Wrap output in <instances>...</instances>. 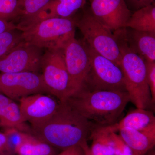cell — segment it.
Instances as JSON below:
<instances>
[{
  "label": "cell",
  "mask_w": 155,
  "mask_h": 155,
  "mask_svg": "<svg viewBox=\"0 0 155 155\" xmlns=\"http://www.w3.org/2000/svg\"><path fill=\"white\" fill-rule=\"evenodd\" d=\"M94 124L79 115L66 102H61L54 114L31 134L61 151L80 146L87 141Z\"/></svg>",
  "instance_id": "1"
},
{
  "label": "cell",
  "mask_w": 155,
  "mask_h": 155,
  "mask_svg": "<svg viewBox=\"0 0 155 155\" xmlns=\"http://www.w3.org/2000/svg\"><path fill=\"white\" fill-rule=\"evenodd\" d=\"M65 102L94 125L104 126L118 122L130 99L127 92L90 91L81 87Z\"/></svg>",
  "instance_id": "2"
},
{
  "label": "cell",
  "mask_w": 155,
  "mask_h": 155,
  "mask_svg": "<svg viewBox=\"0 0 155 155\" xmlns=\"http://www.w3.org/2000/svg\"><path fill=\"white\" fill-rule=\"evenodd\" d=\"M113 34L121 54L120 68L130 102L137 108L150 110L154 104L147 81L145 61L128 46L125 39V28L114 31Z\"/></svg>",
  "instance_id": "3"
},
{
  "label": "cell",
  "mask_w": 155,
  "mask_h": 155,
  "mask_svg": "<svg viewBox=\"0 0 155 155\" xmlns=\"http://www.w3.org/2000/svg\"><path fill=\"white\" fill-rule=\"evenodd\" d=\"M76 18H52L42 20L22 31L23 41L46 49L61 48L75 36Z\"/></svg>",
  "instance_id": "4"
},
{
  "label": "cell",
  "mask_w": 155,
  "mask_h": 155,
  "mask_svg": "<svg viewBox=\"0 0 155 155\" xmlns=\"http://www.w3.org/2000/svg\"><path fill=\"white\" fill-rule=\"evenodd\" d=\"M76 26L91 48L120 67L121 54L114 34L94 16L89 8L76 19Z\"/></svg>",
  "instance_id": "5"
},
{
  "label": "cell",
  "mask_w": 155,
  "mask_h": 155,
  "mask_svg": "<svg viewBox=\"0 0 155 155\" xmlns=\"http://www.w3.org/2000/svg\"><path fill=\"white\" fill-rule=\"evenodd\" d=\"M87 45L90 67L81 87L90 91L127 92L120 67Z\"/></svg>",
  "instance_id": "6"
},
{
  "label": "cell",
  "mask_w": 155,
  "mask_h": 155,
  "mask_svg": "<svg viewBox=\"0 0 155 155\" xmlns=\"http://www.w3.org/2000/svg\"><path fill=\"white\" fill-rule=\"evenodd\" d=\"M41 69L51 94L61 102L66 101L72 91L62 48L46 50L42 58Z\"/></svg>",
  "instance_id": "7"
},
{
  "label": "cell",
  "mask_w": 155,
  "mask_h": 155,
  "mask_svg": "<svg viewBox=\"0 0 155 155\" xmlns=\"http://www.w3.org/2000/svg\"><path fill=\"white\" fill-rule=\"evenodd\" d=\"M0 92L13 101L36 94L51 95L42 75L29 72H0Z\"/></svg>",
  "instance_id": "8"
},
{
  "label": "cell",
  "mask_w": 155,
  "mask_h": 155,
  "mask_svg": "<svg viewBox=\"0 0 155 155\" xmlns=\"http://www.w3.org/2000/svg\"><path fill=\"white\" fill-rule=\"evenodd\" d=\"M61 48L72 94L83 86L89 70L91 60L88 47L84 40H78L73 36L65 42Z\"/></svg>",
  "instance_id": "9"
},
{
  "label": "cell",
  "mask_w": 155,
  "mask_h": 155,
  "mask_svg": "<svg viewBox=\"0 0 155 155\" xmlns=\"http://www.w3.org/2000/svg\"><path fill=\"white\" fill-rule=\"evenodd\" d=\"M43 54L42 48L23 41L0 58V72H38Z\"/></svg>",
  "instance_id": "10"
},
{
  "label": "cell",
  "mask_w": 155,
  "mask_h": 155,
  "mask_svg": "<svg viewBox=\"0 0 155 155\" xmlns=\"http://www.w3.org/2000/svg\"><path fill=\"white\" fill-rule=\"evenodd\" d=\"M19 108L25 122L31 129L43 125L55 113L60 101L53 96L36 94L19 99Z\"/></svg>",
  "instance_id": "11"
},
{
  "label": "cell",
  "mask_w": 155,
  "mask_h": 155,
  "mask_svg": "<svg viewBox=\"0 0 155 155\" xmlns=\"http://www.w3.org/2000/svg\"><path fill=\"white\" fill-rule=\"evenodd\" d=\"M94 16L111 30L125 28L131 14L125 0H89Z\"/></svg>",
  "instance_id": "12"
},
{
  "label": "cell",
  "mask_w": 155,
  "mask_h": 155,
  "mask_svg": "<svg viewBox=\"0 0 155 155\" xmlns=\"http://www.w3.org/2000/svg\"><path fill=\"white\" fill-rule=\"evenodd\" d=\"M87 0H50L36 14L19 21L17 29L22 31L37 22L50 18L73 17L78 10L84 8Z\"/></svg>",
  "instance_id": "13"
},
{
  "label": "cell",
  "mask_w": 155,
  "mask_h": 155,
  "mask_svg": "<svg viewBox=\"0 0 155 155\" xmlns=\"http://www.w3.org/2000/svg\"><path fill=\"white\" fill-rule=\"evenodd\" d=\"M155 126V117L150 110L136 108L131 111L121 121L113 125L101 126L96 125L97 130L107 133H116L123 128L143 130Z\"/></svg>",
  "instance_id": "14"
},
{
  "label": "cell",
  "mask_w": 155,
  "mask_h": 155,
  "mask_svg": "<svg viewBox=\"0 0 155 155\" xmlns=\"http://www.w3.org/2000/svg\"><path fill=\"white\" fill-rule=\"evenodd\" d=\"M119 131L122 140L132 150L133 155H145L155 147V126L141 130L123 128Z\"/></svg>",
  "instance_id": "15"
},
{
  "label": "cell",
  "mask_w": 155,
  "mask_h": 155,
  "mask_svg": "<svg viewBox=\"0 0 155 155\" xmlns=\"http://www.w3.org/2000/svg\"><path fill=\"white\" fill-rule=\"evenodd\" d=\"M125 34L131 49L144 61L155 62V32L125 27Z\"/></svg>",
  "instance_id": "16"
},
{
  "label": "cell",
  "mask_w": 155,
  "mask_h": 155,
  "mask_svg": "<svg viewBox=\"0 0 155 155\" xmlns=\"http://www.w3.org/2000/svg\"><path fill=\"white\" fill-rule=\"evenodd\" d=\"M92 140L89 147L92 155H119L125 143L116 133H107L97 130L94 125L89 135Z\"/></svg>",
  "instance_id": "17"
},
{
  "label": "cell",
  "mask_w": 155,
  "mask_h": 155,
  "mask_svg": "<svg viewBox=\"0 0 155 155\" xmlns=\"http://www.w3.org/2000/svg\"><path fill=\"white\" fill-rule=\"evenodd\" d=\"M60 150L28 133L15 148L17 155H57Z\"/></svg>",
  "instance_id": "18"
},
{
  "label": "cell",
  "mask_w": 155,
  "mask_h": 155,
  "mask_svg": "<svg viewBox=\"0 0 155 155\" xmlns=\"http://www.w3.org/2000/svg\"><path fill=\"white\" fill-rule=\"evenodd\" d=\"M125 27L141 31L155 32L154 3L139 9L131 14Z\"/></svg>",
  "instance_id": "19"
},
{
  "label": "cell",
  "mask_w": 155,
  "mask_h": 155,
  "mask_svg": "<svg viewBox=\"0 0 155 155\" xmlns=\"http://www.w3.org/2000/svg\"><path fill=\"white\" fill-rule=\"evenodd\" d=\"M0 127L14 128L31 134V127L24 120L19 105L12 101L0 116Z\"/></svg>",
  "instance_id": "20"
},
{
  "label": "cell",
  "mask_w": 155,
  "mask_h": 155,
  "mask_svg": "<svg viewBox=\"0 0 155 155\" xmlns=\"http://www.w3.org/2000/svg\"><path fill=\"white\" fill-rule=\"evenodd\" d=\"M23 41L22 31L17 28L0 33V58L8 54Z\"/></svg>",
  "instance_id": "21"
},
{
  "label": "cell",
  "mask_w": 155,
  "mask_h": 155,
  "mask_svg": "<svg viewBox=\"0 0 155 155\" xmlns=\"http://www.w3.org/2000/svg\"><path fill=\"white\" fill-rule=\"evenodd\" d=\"M50 0H18L19 21L29 18L36 14Z\"/></svg>",
  "instance_id": "22"
},
{
  "label": "cell",
  "mask_w": 155,
  "mask_h": 155,
  "mask_svg": "<svg viewBox=\"0 0 155 155\" xmlns=\"http://www.w3.org/2000/svg\"><path fill=\"white\" fill-rule=\"evenodd\" d=\"M19 17L18 0H0V20L10 22Z\"/></svg>",
  "instance_id": "23"
},
{
  "label": "cell",
  "mask_w": 155,
  "mask_h": 155,
  "mask_svg": "<svg viewBox=\"0 0 155 155\" xmlns=\"http://www.w3.org/2000/svg\"><path fill=\"white\" fill-rule=\"evenodd\" d=\"M147 81L151 95L153 104L155 102V62L145 61Z\"/></svg>",
  "instance_id": "24"
},
{
  "label": "cell",
  "mask_w": 155,
  "mask_h": 155,
  "mask_svg": "<svg viewBox=\"0 0 155 155\" xmlns=\"http://www.w3.org/2000/svg\"><path fill=\"white\" fill-rule=\"evenodd\" d=\"M15 153L9 145L8 137L5 132H0V155H14Z\"/></svg>",
  "instance_id": "25"
},
{
  "label": "cell",
  "mask_w": 155,
  "mask_h": 155,
  "mask_svg": "<svg viewBox=\"0 0 155 155\" xmlns=\"http://www.w3.org/2000/svg\"><path fill=\"white\" fill-rule=\"evenodd\" d=\"M126 5L134 11L150 5L153 3L154 0H125Z\"/></svg>",
  "instance_id": "26"
},
{
  "label": "cell",
  "mask_w": 155,
  "mask_h": 155,
  "mask_svg": "<svg viewBox=\"0 0 155 155\" xmlns=\"http://www.w3.org/2000/svg\"><path fill=\"white\" fill-rule=\"evenodd\" d=\"M13 100L0 92V116L2 115L6 108Z\"/></svg>",
  "instance_id": "27"
},
{
  "label": "cell",
  "mask_w": 155,
  "mask_h": 155,
  "mask_svg": "<svg viewBox=\"0 0 155 155\" xmlns=\"http://www.w3.org/2000/svg\"><path fill=\"white\" fill-rule=\"evenodd\" d=\"M17 28L16 24L12 21H6L0 20V33L6 31L15 29Z\"/></svg>",
  "instance_id": "28"
},
{
  "label": "cell",
  "mask_w": 155,
  "mask_h": 155,
  "mask_svg": "<svg viewBox=\"0 0 155 155\" xmlns=\"http://www.w3.org/2000/svg\"><path fill=\"white\" fill-rule=\"evenodd\" d=\"M80 147L83 150L84 155H92L91 152L89 147L87 144V141L84 142L81 145Z\"/></svg>",
  "instance_id": "29"
},
{
  "label": "cell",
  "mask_w": 155,
  "mask_h": 155,
  "mask_svg": "<svg viewBox=\"0 0 155 155\" xmlns=\"http://www.w3.org/2000/svg\"><path fill=\"white\" fill-rule=\"evenodd\" d=\"M119 155H133L132 150L127 146V145L125 144L123 148L121 150Z\"/></svg>",
  "instance_id": "30"
},
{
  "label": "cell",
  "mask_w": 155,
  "mask_h": 155,
  "mask_svg": "<svg viewBox=\"0 0 155 155\" xmlns=\"http://www.w3.org/2000/svg\"><path fill=\"white\" fill-rule=\"evenodd\" d=\"M145 155H155V150L154 148L150 150Z\"/></svg>",
  "instance_id": "31"
},
{
  "label": "cell",
  "mask_w": 155,
  "mask_h": 155,
  "mask_svg": "<svg viewBox=\"0 0 155 155\" xmlns=\"http://www.w3.org/2000/svg\"><path fill=\"white\" fill-rule=\"evenodd\" d=\"M77 155H84L83 150H82L81 148V149L79 151V152L77 154Z\"/></svg>",
  "instance_id": "32"
}]
</instances>
